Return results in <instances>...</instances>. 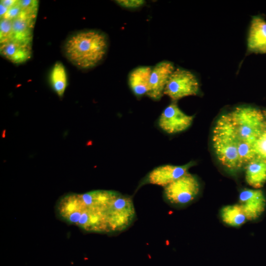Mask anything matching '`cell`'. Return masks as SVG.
<instances>
[{"instance_id": "8fae6325", "label": "cell", "mask_w": 266, "mask_h": 266, "mask_svg": "<svg viewBox=\"0 0 266 266\" xmlns=\"http://www.w3.org/2000/svg\"><path fill=\"white\" fill-rule=\"evenodd\" d=\"M249 53H266V21L260 16L252 17L247 40Z\"/></svg>"}, {"instance_id": "5b68a950", "label": "cell", "mask_w": 266, "mask_h": 266, "mask_svg": "<svg viewBox=\"0 0 266 266\" xmlns=\"http://www.w3.org/2000/svg\"><path fill=\"white\" fill-rule=\"evenodd\" d=\"M197 177L188 172L164 187V198L170 205L181 207L192 202L199 193Z\"/></svg>"}, {"instance_id": "ffe728a7", "label": "cell", "mask_w": 266, "mask_h": 266, "mask_svg": "<svg viewBox=\"0 0 266 266\" xmlns=\"http://www.w3.org/2000/svg\"><path fill=\"white\" fill-rule=\"evenodd\" d=\"M19 5L24 13L36 16L38 10V1L34 0H19Z\"/></svg>"}, {"instance_id": "277c9868", "label": "cell", "mask_w": 266, "mask_h": 266, "mask_svg": "<svg viewBox=\"0 0 266 266\" xmlns=\"http://www.w3.org/2000/svg\"><path fill=\"white\" fill-rule=\"evenodd\" d=\"M239 141V144L253 147L263 127V110L250 106H239L229 112Z\"/></svg>"}, {"instance_id": "9a60e30c", "label": "cell", "mask_w": 266, "mask_h": 266, "mask_svg": "<svg viewBox=\"0 0 266 266\" xmlns=\"http://www.w3.org/2000/svg\"><path fill=\"white\" fill-rule=\"evenodd\" d=\"M245 168V180L250 186L258 189L266 183V159L256 158Z\"/></svg>"}, {"instance_id": "d6986e66", "label": "cell", "mask_w": 266, "mask_h": 266, "mask_svg": "<svg viewBox=\"0 0 266 266\" xmlns=\"http://www.w3.org/2000/svg\"><path fill=\"white\" fill-rule=\"evenodd\" d=\"M12 33V20L6 19H0V43L10 39Z\"/></svg>"}, {"instance_id": "3957f363", "label": "cell", "mask_w": 266, "mask_h": 266, "mask_svg": "<svg viewBox=\"0 0 266 266\" xmlns=\"http://www.w3.org/2000/svg\"><path fill=\"white\" fill-rule=\"evenodd\" d=\"M212 141L216 157L225 168L236 172L243 167L238 154L239 141L229 112L217 119Z\"/></svg>"}, {"instance_id": "603a6c76", "label": "cell", "mask_w": 266, "mask_h": 266, "mask_svg": "<svg viewBox=\"0 0 266 266\" xmlns=\"http://www.w3.org/2000/svg\"><path fill=\"white\" fill-rule=\"evenodd\" d=\"M17 0H0V4H2L8 9L14 6Z\"/></svg>"}, {"instance_id": "4fadbf2b", "label": "cell", "mask_w": 266, "mask_h": 266, "mask_svg": "<svg viewBox=\"0 0 266 266\" xmlns=\"http://www.w3.org/2000/svg\"><path fill=\"white\" fill-rule=\"evenodd\" d=\"M36 17L22 11L19 16L12 20L11 39L32 42L33 32Z\"/></svg>"}, {"instance_id": "e0dca14e", "label": "cell", "mask_w": 266, "mask_h": 266, "mask_svg": "<svg viewBox=\"0 0 266 266\" xmlns=\"http://www.w3.org/2000/svg\"><path fill=\"white\" fill-rule=\"evenodd\" d=\"M50 82L55 92L62 97L67 86V76L63 64L57 62L54 65L50 74Z\"/></svg>"}, {"instance_id": "7c38bea8", "label": "cell", "mask_w": 266, "mask_h": 266, "mask_svg": "<svg viewBox=\"0 0 266 266\" xmlns=\"http://www.w3.org/2000/svg\"><path fill=\"white\" fill-rule=\"evenodd\" d=\"M0 53L3 57L14 64H22L32 56V42L10 39L0 43Z\"/></svg>"}, {"instance_id": "52a82bcc", "label": "cell", "mask_w": 266, "mask_h": 266, "mask_svg": "<svg viewBox=\"0 0 266 266\" xmlns=\"http://www.w3.org/2000/svg\"><path fill=\"white\" fill-rule=\"evenodd\" d=\"M194 117L184 113L175 101L167 106L162 113L158 125L162 130L169 134L185 131L191 125Z\"/></svg>"}, {"instance_id": "2e32d148", "label": "cell", "mask_w": 266, "mask_h": 266, "mask_svg": "<svg viewBox=\"0 0 266 266\" xmlns=\"http://www.w3.org/2000/svg\"><path fill=\"white\" fill-rule=\"evenodd\" d=\"M220 217L225 224L233 227H239L247 220L242 208L239 204L224 206L221 209Z\"/></svg>"}, {"instance_id": "5bb4252c", "label": "cell", "mask_w": 266, "mask_h": 266, "mask_svg": "<svg viewBox=\"0 0 266 266\" xmlns=\"http://www.w3.org/2000/svg\"><path fill=\"white\" fill-rule=\"evenodd\" d=\"M152 67L140 66L133 69L129 74V85L137 96H142L149 90V80Z\"/></svg>"}, {"instance_id": "30bf717a", "label": "cell", "mask_w": 266, "mask_h": 266, "mask_svg": "<svg viewBox=\"0 0 266 266\" xmlns=\"http://www.w3.org/2000/svg\"><path fill=\"white\" fill-rule=\"evenodd\" d=\"M171 62L163 61L152 67L149 80V90L147 95L154 100H159L164 92L168 79L175 69Z\"/></svg>"}, {"instance_id": "44dd1931", "label": "cell", "mask_w": 266, "mask_h": 266, "mask_svg": "<svg viewBox=\"0 0 266 266\" xmlns=\"http://www.w3.org/2000/svg\"><path fill=\"white\" fill-rule=\"evenodd\" d=\"M121 6L129 9H136L143 6L145 1L143 0H116Z\"/></svg>"}, {"instance_id": "ba28073f", "label": "cell", "mask_w": 266, "mask_h": 266, "mask_svg": "<svg viewBox=\"0 0 266 266\" xmlns=\"http://www.w3.org/2000/svg\"><path fill=\"white\" fill-rule=\"evenodd\" d=\"M193 165L191 162L183 166L166 165L158 166L148 173L143 183L165 187L187 173L188 169Z\"/></svg>"}, {"instance_id": "8992f818", "label": "cell", "mask_w": 266, "mask_h": 266, "mask_svg": "<svg viewBox=\"0 0 266 266\" xmlns=\"http://www.w3.org/2000/svg\"><path fill=\"white\" fill-rule=\"evenodd\" d=\"M199 83L196 76L192 72L181 68H175L166 86L164 95L173 101L183 98L197 95Z\"/></svg>"}, {"instance_id": "ac0fdd59", "label": "cell", "mask_w": 266, "mask_h": 266, "mask_svg": "<svg viewBox=\"0 0 266 266\" xmlns=\"http://www.w3.org/2000/svg\"><path fill=\"white\" fill-rule=\"evenodd\" d=\"M264 120L262 133L254 145L256 158L266 159V110H263Z\"/></svg>"}, {"instance_id": "6da1fadb", "label": "cell", "mask_w": 266, "mask_h": 266, "mask_svg": "<svg viewBox=\"0 0 266 266\" xmlns=\"http://www.w3.org/2000/svg\"><path fill=\"white\" fill-rule=\"evenodd\" d=\"M57 216L89 233H114L128 228L135 218L131 197L108 190L70 193L57 201Z\"/></svg>"}, {"instance_id": "7a4b0ae2", "label": "cell", "mask_w": 266, "mask_h": 266, "mask_svg": "<svg viewBox=\"0 0 266 266\" xmlns=\"http://www.w3.org/2000/svg\"><path fill=\"white\" fill-rule=\"evenodd\" d=\"M107 39L102 32L86 30L73 33L64 45L66 58L77 67L87 69L98 65L104 58Z\"/></svg>"}, {"instance_id": "9c48e42d", "label": "cell", "mask_w": 266, "mask_h": 266, "mask_svg": "<svg viewBox=\"0 0 266 266\" xmlns=\"http://www.w3.org/2000/svg\"><path fill=\"white\" fill-rule=\"evenodd\" d=\"M239 205L248 220L258 218L264 212L266 206V199L260 189H243L239 195Z\"/></svg>"}, {"instance_id": "7402d4cb", "label": "cell", "mask_w": 266, "mask_h": 266, "mask_svg": "<svg viewBox=\"0 0 266 266\" xmlns=\"http://www.w3.org/2000/svg\"><path fill=\"white\" fill-rule=\"evenodd\" d=\"M22 10L19 5V0H17L16 3L8 9L5 15L1 18H6L13 20L19 16Z\"/></svg>"}]
</instances>
